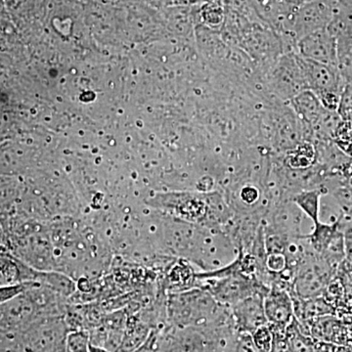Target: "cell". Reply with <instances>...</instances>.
<instances>
[{
	"label": "cell",
	"mask_w": 352,
	"mask_h": 352,
	"mask_svg": "<svg viewBox=\"0 0 352 352\" xmlns=\"http://www.w3.org/2000/svg\"><path fill=\"white\" fill-rule=\"evenodd\" d=\"M34 282H20L0 285V305L10 302L31 288Z\"/></svg>",
	"instance_id": "cell-19"
},
{
	"label": "cell",
	"mask_w": 352,
	"mask_h": 352,
	"mask_svg": "<svg viewBox=\"0 0 352 352\" xmlns=\"http://www.w3.org/2000/svg\"><path fill=\"white\" fill-rule=\"evenodd\" d=\"M296 53L310 61L339 67L337 38L328 28L300 38Z\"/></svg>",
	"instance_id": "cell-8"
},
{
	"label": "cell",
	"mask_w": 352,
	"mask_h": 352,
	"mask_svg": "<svg viewBox=\"0 0 352 352\" xmlns=\"http://www.w3.org/2000/svg\"><path fill=\"white\" fill-rule=\"evenodd\" d=\"M332 16V4L329 0H314L298 7L294 23V34L298 41L312 32L327 29Z\"/></svg>",
	"instance_id": "cell-10"
},
{
	"label": "cell",
	"mask_w": 352,
	"mask_h": 352,
	"mask_svg": "<svg viewBox=\"0 0 352 352\" xmlns=\"http://www.w3.org/2000/svg\"><path fill=\"white\" fill-rule=\"evenodd\" d=\"M278 1L281 2V3L286 4V6L300 7L302 6V4H305L307 0H278Z\"/></svg>",
	"instance_id": "cell-23"
},
{
	"label": "cell",
	"mask_w": 352,
	"mask_h": 352,
	"mask_svg": "<svg viewBox=\"0 0 352 352\" xmlns=\"http://www.w3.org/2000/svg\"><path fill=\"white\" fill-rule=\"evenodd\" d=\"M317 159L316 148L314 143L303 140L285 157V164L291 170H305L314 166Z\"/></svg>",
	"instance_id": "cell-14"
},
{
	"label": "cell",
	"mask_w": 352,
	"mask_h": 352,
	"mask_svg": "<svg viewBox=\"0 0 352 352\" xmlns=\"http://www.w3.org/2000/svg\"><path fill=\"white\" fill-rule=\"evenodd\" d=\"M89 352H110L108 351L107 349H103L101 346H94V344H89V349H88Z\"/></svg>",
	"instance_id": "cell-24"
},
{
	"label": "cell",
	"mask_w": 352,
	"mask_h": 352,
	"mask_svg": "<svg viewBox=\"0 0 352 352\" xmlns=\"http://www.w3.org/2000/svg\"><path fill=\"white\" fill-rule=\"evenodd\" d=\"M285 333L289 352H315V340L298 319H294Z\"/></svg>",
	"instance_id": "cell-18"
},
{
	"label": "cell",
	"mask_w": 352,
	"mask_h": 352,
	"mask_svg": "<svg viewBox=\"0 0 352 352\" xmlns=\"http://www.w3.org/2000/svg\"><path fill=\"white\" fill-rule=\"evenodd\" d=\"M195 19L199 24L205 25L212 31L220 32L226 21L224 3L214 1H204L197 4Z\"/></svg>",
	"instance_id": "cell-15"
},
{
	"label": "cell",
	"mask_w": 352,
	"mask_h": 352,
	"mask_svg": "<svg viewBox=\"0 0 352 352\" xmlns=\"http://www.w3.org/2000/svg\"><path fill=\"white\" fill-rule=\"evenodd\" d=\"M261 191L256 185L245 184L239 191L240 201L247 207L256 205L261 200Z\"/></svg>",
	"instance_id": "cell-21"
},
{
	"label": "cell",
	"mask_w": 352,
	"mask_h": 352,
	"mask_svg": "<svg viewBox=\"0 0 352 352\" xmlns=\"http://www.w3.org/2000/svg\"><path fill=\"white\" fill-rule=\"evenodd\" d=\"M69 330L64 316L39 317L20 333L24 352H62L66 351Z\"/></svg>",
	"instance_id": "cell-4"
},
{
	"label": "cell",
	"mask_w": 352,
	"mask_h": 352,
	"mask_svg": "<svg viewBox=\"0 0 352 352\" xmlns=\"http://www.w3.org/2000/svg\"><path fill=\"white\" fill-rule=\"evenodd\" d=\"M323 195L321 190L305 189L298 192L295 195L292 196L289 201L300 208V212L307 214L314 224L318 223L319 214H320V200Z\"/></svg>",
	"instance_id": "cell-17"
},
{
	"label": "cell",
	"mask_w": 352,
	"mask_h": 352,
	"mask_svg": "<svg viewBox=\"0 0 352 352\" xmlns=\"http://www.w3.org/2000/svg\"><path fill=\"white\" fill-rule=\"evenodd\" d=\"M7 284L6 280L0 274V285Z\"/></svg>",
	"instance_id": "cell-26"
},
{
	"label": "cell",
	"mask_w": 352,
	"mask_h": 352,
	"mask_svg": "<svg viewBox=\"0 0 352 352\" xmlns=\"http://www.w3.org/2000/svg\"><path fill=\"white\" fill-rule=\"evenodd\" d=\"M307 90L317 97L328 94H342V76L339 67L310 61L300 57Z\"/></svg>",
	"instance_id": "cell-9"
},
{
	"label": "cell",
	"mask_w": 352,
	"mask_h": 352,
	"mask_svg": "<svg viewBox=\"0 0 352 352\" xmlns=\"http://www.w3.org/2000/svg\"><path fill=\"white\" fill-rule=\"evenodd\" d=\"M267 325L274 332H286L295 316L293 298L289 289L281 285L271 284L263 300Z\"/></svg>",
	"instance_id": "cell-7"
},
{
	"label": "cell",
	"mask_w": 352,
	"mask_h": 352,
	"mask_svg": "<svg viewBox=\"0 0 352 352\" xmlns=\"http://www.w3.org/2000/svg\"><path fill=\"white\" fill-rule=\"evenodd\" d=\"M252 342L258 352H271L273 344V333L270 326L265 325L254 331L251 335Z\"/></svg>",
	"instance_id": "cell-20"
},
{
	"label": "cell",
	"mask_w": 352,
	"mask_h": 352,
	"mask_svg": "<svg viewBox=\"0 0 352 352\" xmlns=\"http://www.w3.org/2000/svg\"><path fill=\"white\" fill-rule=\"evenodd\" d=\"M264 296L263 294H254L229 308L238 332L252 335L258 328L267 325Z\"/></svg>",
	"instance_id": "cell-11"
},
{
	"label": "cell",
	"mask_w": 352,
	"mask_h": 352,
	"mask_svg": "<svg viewBox=\"0 0 352 352\" xmlns=\"http://www.w3.org/2000/svg\"><path fill=\"white\" fill-rule=\"evenodd\" d=\"M289 106L298 119L308 129L314 126L326 111L316 95L310 90H303L296 95L289 102Z\"/></svg>",
	"instance_id": "cell-12"
},
{
	"label": "cell",
	"mask_w": 352,
	"mask_h": 352,
	"mask_svg": "<svg viewBox=\"0 0 352 352\" xmlns=\"http://www.w3.org/2000/svg\"><path fill=\"white\" fill-rule=\"evenodd\" d=\"M335 344L331 342H316L315 340V352H335L333 351Z\"/></svg>",
	"instance_id": "cell-22"
},
{
	"label": "cell",
	"mask_w": 352,
	"mask_h": 352,
	"mask_svg": "<svg viewBox=\"0 0 352 352\" xmlns=\"http://www.w3.org/2000/svg\"><path fill=\"white\" fill-rule=\"evenodd\" d=\"M196 281H198V279L193 268L188 263L179 261L171 268L166 283L171 293H179L196 288Z\"/></svg>",
	"instance_id": "cell-16"
},
{
	"label": "cell",
	"mask_w": 352,
	"mask_h": 352,
	"mask_svg": "<svg viewBox=\"0 0 352 352\" xmlns=\"http://www.w3.org/2000/svg\"><path fill=\"white\" fill-rule=\"evenodd\" d=\"M263 74L266 87L284 103H289L296 95L307 90L302 60L298 53H285Z\"/></svg>",
	"instance_id": "cell-3"
},
{
	"label": "cell",
	"mask_w": 352,
	"mask_h": 352,
	"mask_svg": "<svg viewBox=\"0 0 352 352\" xmlns=\"http://www.w3.org/2000/svg\"><path fill=\"white\" fill-rule=\"evenodd\" d=\"M238 48L244 51L263 73L284 54L281 38L272 28L263 22H252L249 25Z\"/></svg>",
	"instance_id": "cell-5"
},
{
	"label": "cell",
	"mask_w": 352,
	"mask_h": 352,
	"mask_svg": "<svg viewBox=\"0 0 352 352\" xmlns=\"http://www.w3.org/2000/svg\"><path fill=\"white\" fill-rule=\"evenodd\" d=\"M186 3L191 4V6H197V4H200L201 2L205 1V0H184Z\"/></svg>",
	"instance_id": "cell-25"
},
{
	"label": "cell",
	"mask_w": 352,
	"mask_h": 352,
	"mask_svg": "<svg viewBox=\"0 0 352 352\" xmlns=\"http://www.w3.org/2000/svg\"><path fill=\"white\" fill-rule=\"evenodd\" d=\"M157 207L177 219L214 228L223 226L231 212L222 196L214 193H170L155 199Z\"/></svg>",
	"instance_id": "cell-1"
},
{
	"label": "cell",
	"mask_w": 352,
	"mask_h": 352,
	"mask_svg": "<svg viewBox=\"0 0 352 352\" xmlns=\"http://www.w3.org/2000/svg\"><path fill=\"white\" fill-rule=\"evenodd\" d=\"M226 307L219 305L203 288L171 293L168 302V315L170 322L178 327L198 325L217 318Z\"/></svg>",
	"instance_id": "cell-2"
},
{
	"label": "cell",
	"mask_w": 352,
	"mask_h": 352,
	"mask_svg": "<svg viewBox=\"0 0 352 352\" xmlns=\"http://www.w3.org/2000/svg\"><path fill=\"white\" fill-rule=\"evenodd\" d=\"M342 234L339 229V223L329 226V224L318 222L314 224V229L308 235H302L303 242L311 251L318 256H323L328 251L333 241Z\"/></svg>",
	"instance_id": "cell-13"
},
{
	"label": "cell",
	"mask_w": 352,
	"mask_h": 352,
	"mask_svg": "<svg viewBox=\"0 0 352 352\" xmlns=\"http://www.w3.org/2000/svg\"><path fill=\"white\" fill-rule=\"evenodd\" d=\"M237 268L226 276L215 279L204 280L207 281L201 288L210 292L219 305L230 308L236 303L249 298L254 294H263L265 296L270 287L263 283L256 277L248 276L240 271L239 263Z\"/></svg>",
	"instance_id": "cell-6"
}]
</instances>
